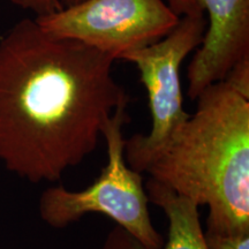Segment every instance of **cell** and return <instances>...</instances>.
Returning <instances> with one entry per match:
<instances>
[{
  "mask_svg": "<svg viewBox=\"0 0 249 249\" xmlns=\"http://www.w3.org/2000/svg\"><path fill=\"white\" fill-rule=\"evenodd\" d=\"M113 59L57 38L24 18L0 38V160L37 183L55 182L98 147L129 96Z\"/></svg>",
  "mask_w": 249,
  "mask_h": 249,
  "instance_id": "1",
  "label": "cell"
},
{
  "mask_svg": "<svg viewBox=\"0 0 249 249\" xmlns=\"http://www.w3.org/2000/svg\"><path fill=\"white\" fill-rule=\"evenodd\" d=\"M196 111L143 172L209 209L205 231L249 232V97L225 80L205 88Z\"/></svg>",
  "mask_w": 249,
  "mask_h": 249,
  "instance_id": "2",
  "label": "cell"
},
{
  "mask_svg": "<svg viewBox=\"0 0 249 249\" xmlns=\"http://www.w3.org/2000/svg\"><path fill=\"white\" fill-rule=\"evenodd\" d=\"M130 121L127 107L113 113L103 129L107 143V163L97 179L83 191H68L65 186H51L39 198V214L48 225L64 229L89 213L111 218L140 244L149 249H160L164 239L149 213L142 173L136 172L124 160L123 128Z\"/></svg>",
  "mask_w": 249,
  "mask_h": 249,
  "instance_id": "3",
  "label": "cell"
},
{
  "mask_svg": "<svg viewBox=\"0 0 249 249\" xmlns=\"http://www.w3.org/2000/svg\"><path fill=\"white\" fill-rule=\"evenodd\" d=\"M205 29L207 18L202 11L182 15L164 38L121 57L138 67L151 116L150 132L124 139V160L136 172L143 173L152 156L191 116L183 108L180 68L188 54L202 44Z\"/></svg>",
  "mask_w": 249,
  "mask_h": 249,
  "instance_id": "4",
  "label": "cell"
},
{
  "mask_svg": "<svg viewBox=\"0 0 249 249\" xmlns=\"http://www.w3.org/2000/svg\"><path fill=\"white\" fill-rule=\"evenodd\" d=\"M179 20L165 0H85L35 18L49 35L77 40L113 60L157 43Z\"/></svg>",
  "mask_w": 249,
  "mask_h": 249,
  "instance_id": "5",
  "label": "cell"
},
{
  "mask_svg": "<svg viewBox=\"0 0 249 249\" xmlns=\"http://www.w3.org/2000/svg\"><path fill=\"white\" fill-rule=\"evenodd\" d=\"M207 18L202 44L187 68V95L193 101L249 58V0H193Z\"/></svg>",
  "mask_w": 249,
  "mask_h": 249,
  "instance_id": "6",
  "label": "cell"
},
{
  "mask_svg": "<svg viewBox=\"0 0 249 249\" xmlns=\"http://www.w3.org/2000/svg\"><path fill=\"white\" fill-rule=\"evenodd\" d=\"M149 202L164 211L169 220L167 239L160 249H208L198 214V205L170 188L149 179L145 185ZM103 249H149L121 227L108 233Z\"/></svg>",
  "mask_w": 249,
  "mask_h": 249,
  "instance_id": "7",
  "label": "cell"
},
{
  "mask_svg": "<svg viewBox=\"0 0 249 249\" xmlns=\"http://www.w3.org/2000/svg\"><path fill=\"white\" fill-rule=\"evenodd\" d=\"M208 249H249V232L222 233L203 231Z\"/></svg>",
  "mask_w": 249,
  "mask_h": 249,
  "instance_id": "8",
  "label": "cell"
},
{
  "mask_svg": "<svg viewBox=\"0 0 249 249\" xmlns=\"http://www.w3.org/2000/svg\"><path fill=\"white\" fill-rule=\"evenodd\" d=\"M224 80L242 95L249 97V58L238 62Z\"/></svg>",
  "mask_w": 249,
  "mask_h": 249,
  "instance_id": "9",
  "label": "cell"
},
{
  "mask_svg": "<svg viewBox=\"0 0 249 249\" xmlns=\"http://www.w3.org/2000/svg\"><path fill=\"white\" fill-rule=\"evenodd\" d=\"M18 7L34 12L36 17L52 14L64 8L59 0H12Z\"/></svg>",
  "mask_w": 249,
  "mask_h": 249,
  "instance_id": "10",
  "label": "cell"
},
{
  "mask_svg": "<svg viewBox=\"0 0 249 249\" xmlns=\"http://www.w3.org/2000/svg\"><path fill=\"white\" fill-rule=\"evenodd\" d=\"M171 9L179 17L182 15L194 13L196 11H201L200 8L196 7L193 0H165Z\"/></svg>",
  "mask_w": 249,
  "mask_h": 249,
  "instance_id": "11",
  "label": "cell"
},
{
  "mask_svg": "<svg viewBox=\"0 0 249 249\" xmlns=\"http://www.w3.org/2000/svg\"><path fill=\"white\" fill-rule=\"evenodd\" d=\"M62 7H71V6L80 4V2L85 1V0H59Z\"/></svg>",
  "mask_w": 249,
  "mask_h": 249,
  "instance_id": "12",
  "label": "cell"
}]
</instances>
